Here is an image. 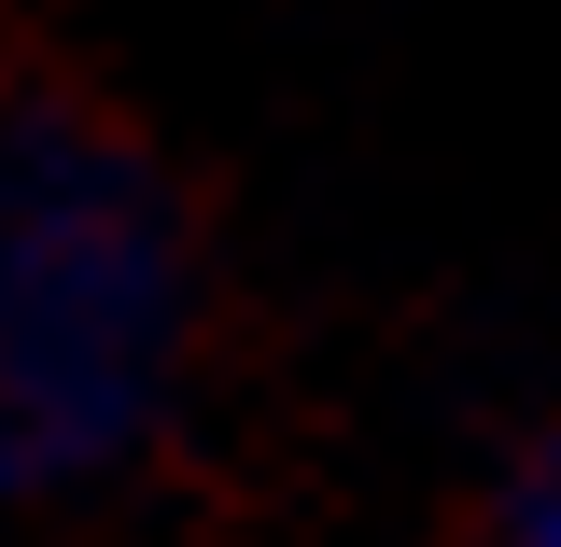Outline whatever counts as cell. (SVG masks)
<instances>
[{
	"label": "cell",
	"instance_id": "2",
	"mask_svg": "<svg viewBox=\"0 0 561 547\" xmlns=\"http://www.w3.org/2000/svg\"><path fill=\"white\" fill-rule=\"evenodd\" d=\"M478 547H561V435H548V449H519V464L491 478Z\"/></svg>",
	"mask_w": 561,
	"mask_h": 547
},
{
	"label": "cell",
	"instance_id": "1",
	"mask_svg": "<svg viewBox=\"0 0 561 547\" xmlns=\"http://www.w3.org/2000/svg\"><path fill=\"white\" fill-rule=\"evenodd\" d=\"M197 379V225L113 113L0 84V520L140 478Z\"/></svg>",
	"mask_w": 561,
	"mask_h": 547
}]
</instances>
